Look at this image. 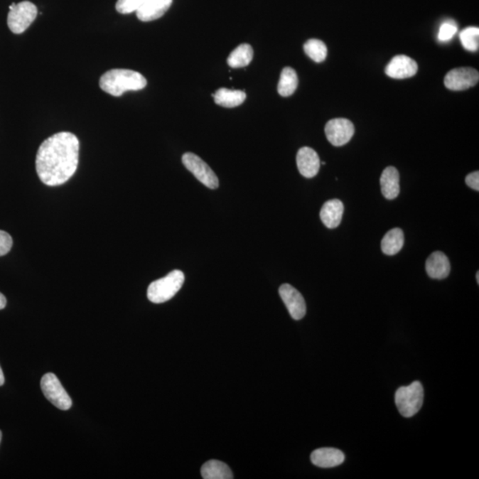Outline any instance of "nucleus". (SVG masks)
Masks as SVG:
<instances>
[{"label": "nucleus", "instance_id": "obj_24", "mask_svg": "<svg viewBox=\"0 0 479 479\" xmlns=\"http://www.w3.org/2000/svg\"><path fill=\"white\" fill-rule=\"evenodd\" d=\"M463 48L470 52H477L479 48V28L469 27L464 28L460 34Z\"/></svg>", "mask_w": 479, "mask_h": 479}, {"label": "nucleus", "instance_id": "obj_18", "mask_svg": "<svg viewBox=\"0 0 479 479\" xmlns=\"http://www.w3.org/2000/svg\"><path fill=\"white\" fill-rule=\"evenodd\" d=\"M212 96L216 104L224 108H235L242 105L246 99L244 92L227 88L219 89Z\"/></svg>", "mask_w": 479, "mask_h": 479}, {"label": "nucleus", "instance_id": "obj_32", "mask_svg": "<svg viewBox=\"0 0 479 479\" xmlns=\"http://www.w3.org/2000/svg\"><path fill=\"white\" fill-rule=\"evenodd\" d=\"M1 438H2V432L0 431V442H1Z\"/></svg>", "mask_w": 479, "mask_h": 479}, {"label": "nucleus", "instance_id": "obj_33", "mask_svg": "<svg viewBox=\"0 0 479 479\" xmlns=\"http://www.w3.org/2000/svg\"><path fill=\"white\" fill-rule=\"evenodd\" d=\"M321 163L323 164V166H325V164H326V163H325V162H323V163Z\"/></svg>", "mask_w": 479, "mask_h": 479}, {"label": "nucleus", "instance_id": "obj_31", "mask_svg": "<svg viewBox=\"0 0 479 479\" xmlns=\"http://www.w3.org/2000/svg\"><path fill=\"white\" fill-rule=\"evenodd\" d=\"M476 277H477L478 284H479V273H478H478H477V276H476Z\"/></svg>", "mask_w": 479, "mask_h": 479}, {"label": "nucleus", "instance_id": "obj_11", "mask_svg": "<svg viewBox=\"0 0 479 479\" xmlns=\"http://www.w3.org/2000/svg\"><path fill=\"white\" fill-rule=\"evenodd\" d=\"M418 65L416 60L406 55H397L385 68V73L395 80L412 77L416 74Z\"/></svg>", "mask_w": 479, "mask_h": 479}, {"label": "nucleus", "instance_id": "obj_12", "mask_svg": "<svg viewBox=\"0 0 479 479\" xmlns=\"http://www.w3.org/2000/svg\"><path fill=\"white\" fill-rule=\"evenodd\" d=\"M296 166L302 176L307 178L316 177L320 171V157L316 150L309 146H303L298 150L296 155Z\"/></svg>", "mask_w": 479, "mask_h": 479}, {"label": "nucleus", "instance_id": "obj_9", "mask_svg": "<svg viewBox=\"0 0 479 479\" xmlns=\"http://www.w3.org/2000/svg\"><path fill=\"white\" fill-rule=\"evenodd\" d=\"M355 125L345 119H335L328 121L325 127L328 141L335 146H341L351 141L355 134Z\"/></svg>", "mask_w": 479, "mask_h": 479}, {"label": "nucleus", "instance_id": "obj_4", "mask_svg": "<svg viewBox=\"0 0 479 479\" xmlns=\"http://www.w3.org/2000/svg\"><path fill=\"white\" fill-rule=\"evenodd\" d=\"M424 391L420 382L416 381L409 386L397 389L395 403L400 414L406 418L412 417L423 407Z\"/></svg>", "mask_w": 479, "mask_h": 479}, {"label": "nucleus", "instance_id": "obj_21", "mask_svg": "<svg viewBox=\"0 0 479 479\" xmlns=\"http://www.w3.org/2000/svg\"><path fill=\"white\" fill-rule=\"evenodd\" d=\"M298 77L295 70L291 67H286L281 73L280 81L278 84V92L282 97L291 96L298 88Z\"/></svg>", "mask_w": 479, "mask_h": 479}, {"label": "nucleus", "instance_id": "obj_2", "mask_svg": "<svg viewBox=\"0 0 479 479\" xmlns=\"http://www.w3.org/2000/svg\"><path fill=\"white\" fill-rule=\"evenodd\" d=\"M146 84L148 82L141 73L131 70H110L99 78L102 90L115 97H120L125 92L142 90Z\"/></svg>", "mask_w": 479, "mask_h": 479}, {"label": "nucleus", "instance_id": "obj_23", "mask_svg": "<svg viewBox=\"0 0 479 479\" xmlns=\"http://www.w3.org/2000/svg\"><path fill=\"white\" fill-rule=\"evenodd\" d=\"M306 55L316 63H323L327 58L328 48L320 39L312 38L303 45Z\"/></svg>", "mask_w": 479, "mask_h": 479}, {"label": "nucleus", "instance_id": "obj_13", "mask_svg": "<svg viewBox=\"0 0 479 479\" xmlns=\"http://www.w3.org/2000/svg\"><path fill=\"white\" fill-rule=\"evenodd\" d=\"M173 0H146L136 11L138 19L141 21H152L162 17L169 10Z\"/></svg>", "mask_w": 479, "mask_h": 479}, {"label": "nucleus", "instance_id": "obj_22", "mask_svg": "<svg viewBox=\"0 0 479 479\" xmlns=\"http://www.w3.org/2000/svg\"><path fill=\"white\" fill-rule=\"evenodd\" d=\"M253 49L249 44L237 46L227 58V64L234 69L248 66L253 59Z\"/></svg>", "mask_w": 479, "mask_h": 479}, {"label": "nucleus", "instance_id": "obj_30", "mask_svg": "<svg viewBox=\"0 0 479 479\" xmlns=\"http://www.w3.org/2000/svg\"><path fill=\"white\" fill-rule=\"evenodd\" d=\"M5 382V377H4V374L1 367H0V386H2Z\"/></svg>", "mask_w": 479, "mask_h": 479}, {"label": "nucleus", "instance_id": "obj_1", "mask_svg": "<svg viewBox=\"0 0 479 479\" xmlns=\"http://www.w3.org/2000/svg\"><path fill=\"white\" fill-rule=\"evenodd\" d=\"M80 158V141L69 131L46 139L38 150L36 169L43 183L57 187L66 183L76 173Z\"/></svg>", "mask_w": 479, "mask_h": 479}, {"label": "nucleus", "instance_id": "obj_5", "mask_svg": "<svg viewBox=\"0 0 479 479\" xmlns=\"http://www.w3.org/2000/svg\"><path fill=\"white\" fill-rule=\"evenodd\" d=\"M9 9L7 25L14 34L23 33L38 16L37 6L30 1L13 3Z\"/></svg>", "mask_w": 479, "mask_h": 479}, {"label": "nucleus", "instance_id": "obj_14", "mask_svg": "<svg viewBox=\"0 0 479 479\" xmlns=\"http://www.w3.org/2000/svg\"><path fill=\"white\" fill-rule=\"evenodd\" d=\"M344 453L335 448H320L314 450L311 455V461L314 465L320 468H334L345 462Z\"/></svg>", "mask_w": 479, "mask_h": 479}, {"label": "nucleus", "instance_id": "obj_7", "mask_svg": "<svg viewBox=\"0 0 479 479\" xmlns=\"http://www.w3.org/2000/svg\"><path fill=\"white\" fill-rule=\"evenodd\" d=\"M182 163L198 180L207 188L216 189L220 187L219 178L205 161L195 154L185 153L182 156Z\"/></svg>", "mask_w": 479, "mask_h": 479}, {"label": "nucleus", "instance_id": "obj_29", "mask_svg": "<svg viewBox=\"0 0 479 479\" xmlns=\"http://www.w3.org/2000/svg\"><path fill=\"white\" fill-rule=\"evenodd\" d=\"M6 306V296L0 293V310L5 308Z\"/></svg>", "mask_w": 479, "mask_h": 479}, {"label": "nucleus", "instance_id": "obj_19", "mask_svg": "<svg viewBox=\"0 0 479 479\" xmlns=\"http://www.w3.org/2000/svg\"><path fill=\"white\" fill-rule=\"evenodd\" d=\"M201 474L205 479H232L233 473L230 466L220 461L210 460L202 466Z\"/></svg>", "mask_w": 479, "mask_h": 479}, {"label": "nucleus", "instance_id": "obj_6", "mask_svg": "<svg viewBox=\"0 0 479 479\" xmlns=\"http://www.w3.org/2000/svg\"><path fill=\"white\" fill-rule=\"evenodd\" d=\"M41 385L45 398L57 409L66 411L72 406V400L55 374H45L41 379Z\"/></svg>", "mask_w": 479, "mask_h": 479}, {"label": "nucleus", "instance_id": "obj_26", "mask_svg": "<svg viewBox=\"0 0 479 479\" xmlns=\"http://www.w3.org/2000/svg\"><path fill=\"white\" fill-rule=\"evenodd\" d=\"M457 26L453 21H446L442 23L438 31V41L441 42H448L451 41L453 36L456 34Z\"/></svg>", "mask_w": 479, "mask_h": 479}, {"label": "nucleus", "instance_id": "obj_8", "mask_svg": "<svg viewBox=\"0 0 479 479\" xmlns=\"http://www.w3.org/2000/svg\"><path fill=\"white\" fill-rule=\"evenodd\" d=\"M479 73L470 67L456 68L446 75V87L452 91H463L478 83Z\"/></svg>", "mask_w": 479, "mask_h": 479}, {"label": "nucleus", "instance_id": "obj_27", "mask_svg": "<svg viewBox=\"0 0 479 479\" xmlns=\"http://www.w3.org/2000/svg\"><path fill=\"white\" fill-rule=\"evenodd\" d=\"M13 239L9 233L0 230V257L6 255L12 249Z\"/></svg>", "mask_w": 479, "mask_h": 479}, {"label": "nucleus", "instance_id": "obj_28", "mask_svg": "<svg viewBox=\"0 0 479 479\" xmlns=\"http://www.w3.org/2000/svg\"><path fill=\"white\" fill-rule=\"evenodd\" d=\"M465 182L468 187L474 189V190L479 191V173L474 171V173L467 175Z\"/></svg>", "mask_w": 479, "mask_h": 479}, {"label": "nucleus", "instance_id": "obj_25", "mask_svg": "<svg viewBox=\"0 0 479 479\" xmlns=\"http://www.w3.org/2000/svg\"><path fill=\"white\" fill-rule=\"evenodd\" d=\"M146 0H117L116 9L117 12L128 14L136 12Z\"/></svg>", "mask_w": 479, "mask_h": 479}, {"label": "nucleus", "instance_id": "obj_16", "mask_svg": "<svg viewBox=\"0 0 479 479\" xmlns=\"http://www.w3.org/2000/svg\"><path fill=\"white\" fill-rule=\"evenodd\" d=\"M344 210V205L340 200H330L324 203L321 210V220L328 228L334 230L340 225Z\"/></svg>", "mask_w": 479, "mask_h": 479}, {"label": "nucleus", "instance_id": "obj_10", "mask_svg": "<svg viewBox=\"0 0 479 479\" xmlns=\"http://www.w3.org/2000/svg\"><path fill=\"white\" fill-rule=\"evenodd\" d=\"M282 301L284 302L289 314L296 321L303 319L306 314L305 298L298 289L289 284H282L279 289Z\"/></svg>", "mask_w": 479, "mask_h": 479}, {"label": "nucleus", "instance_id": "obj_3", "mask_svg": "<svg viewBox=\"0 0 479 479\" xmlns=\"http://www.w3.org/2000/svg\"><path fill=\"white\" fill-rule=\"evenodd\" d=\"M185 275L181 270H174L168 274L166 277L151 282L149 286L148 298L155 303H162L169 301L177 294L183 286Z\"/></svg>", "mask_w": 479, "mask_h": 479}, {"label": "nucleus", "instance_id": "obj_20", "mask_svg": "<svg viewBox=\"0 0 479 479\" xmlns=\"http://www.w3.org/2000/svg\"><path fill=\"white\" fill-rule=\"evenodd\" d=\"M404 242L405 238L403 231L400 228H393L382 239V252L388 256L396 255L403 248Z\"/></svg>", "mask_w": 479, "mask_h": 479}, {"label": "nucleus", "instance_id": "obj_17", "mask_svg": "<svg viewBox=\"0 0 479 479\" xmlns=\"http://www.w3.org/2000/svg\"><path fill=\"white\" fill-rule=\"evenodd\" d=\"M381 190L386 199L393 200L399 195V173L395 167L389 166L382 171L380 178Z\"/></svg>", "mask_w": 479, "mask_h": 479}, {"label": "nucleus", "instance_id": "obj_15", "mask_svg": "<svg viewBox=\"0 0 479 479\" xmlns=\"http://www.w3.org/2000/svg\"><path fill=\"white\" fill-rule=\"evenodd\" d=\"M425 268L429 275L432 279L443 280L448 276L451 266L448 257L441 252H436L431 254L428 257Z\"/></svg>", "mask_w": 479, "mask_h": 479}]
</instances>
